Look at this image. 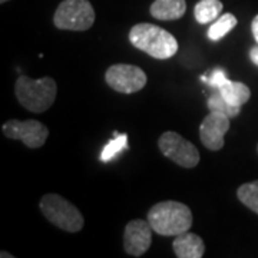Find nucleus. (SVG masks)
Returning a JSON list of instances; mask_svg holds the SVG:
<instances>
[{"label": "nucleus", "mask_w": 258, "mask_h": 258, "mask_svg": "<svg viewBox=\"0 0 258 258\" xmlns=\"http://www.w3.org/2000/svg\"><path fill=\"white\" fill-rule=\"evenodd\" d=\"M148 222L152 230L164 237H176L191 228L192 212L189 207L178 201H162L151 207Z\"/></svg>", "instance_id": "1"}, {"label": "nucleus", "mask_w": 258, "mask_h": 258, "mask_svg": "<svg viewBox=\"0 0 258 258\" xmlns=\"http://www.w3.org/2000/svg\"><path fill=\"white\" fill-rule=\"evenodd\" d=\"M132 46L155 59H169L178 52V42L168 30L152 23H138L129 32Z\"/></svg>", "instance_id": "2"}, {"label": "nucleus", "mask_w": 258, "mask_h": 258, "mask_svg": "<svg viewBox=\"0 0 258 258\" xmlns=\"http://www.w3.org/2000/svg\"><path fill=\"white\" fill-rule=\"evenodd\" d=\"M57 86L53 78L32 79L29 76H19L15 85V95L20 105L30 112L42 113L47 111L56 99Z\"/></svg>", "instance_id": "3"}, {"label": "nucleus", "mask_w": 258, "mask_h": 258, "mask_svg": "<svg viewBox=\"0 0 258 258\" xmlns=\"http://www.w3.org/2000/svg\"><path fill=\"white\" fill-rule=\"evenodd\" d=\"M39 208L47 221L68 232H79L83 228V215L74 204L57 194H46L39 203Z\"/></svg>", "instance_id": "4"}, {"label": "nucleus", "mask_w": 258, "mask_h": 258, "mask_svg": "<svg viewBox=\"0 0 258 258\" xmlns=\"http://www.w3.org/2000/svg\"><path fill=\"white\" fill-rule=\"evenodd\" d=\"M95 23V10L89 0H63L55 12L53 25L60 30L85 32Z\"/></svg>", "instance_id": "5"}, {"label": "nucleus", "mask_w": 258, "mask_h": 258, "mask_svg": "<svg viewBox=\"0 0 258 258\" xmlns=\"http://www.w3.org/2000/svg\"><path fill=\"white\" fill-rule=\"evenodd\" d=\"M158 147L164 157L174 161L179 166L194 168L200 162V152L197 147L172 131L164 132L159 137Z\"/></svg>", "instance_id": "6"}, {"label": "nucleus", "mask_w": 258, "mask_h": 258, "mask_svg": "<svg viewBox=\"0 0 258 258\" xmlns=\"http://www.w3.org/2000/svg\"><path fill=\"white\" fill-rule=\"evenodd\" d=\"M105 81L113 91L120 93H135L144 89L148 78L144 69L135 64L118 63L108 68Z\"/></svg>", "instance_id": "7"}, {"label": "nucleus", "mask_w": 258, "mask_h": 258, "mask_svg": "<svg viewBox=\"0 0 258 258\" xmlns=\"http://www.w3.org/2000/svg\"><path fill=\"white\" fill-rule=\"evenodd\" d=\"M2 131L6 138L19 139L32 149L43 147L49 137V129L42 122L35 119H10L6 123H3Z\"/></svg>", "instance_id": "8"}, {"label": "nucleus", "mask_w": 258, "mask_h": 258, "mask_svg": "<svg viewBox=\"0 0 258 258\" xmlns=\"http://www.w3.org/2000/svg\"><path fill=\"white\" fill-rule=\"evenodd\" d=\"M230 116L222 112H210L200 125V139L210 151H220L225 144V134L230 129Z\"/></svg>", "instance_id": "9"}, {"label": "nucleus", "mask_w": 258, "mask_h": 258, "mask_svg": "<svg viewBox=\"0 0 258 258\" xmlns=\"http://www.w3.org/2000/svg\"><path fill=\"white\" fill-rule=\"evenodd\" d=\"M152 227L148 220H132L126 224L123 232V248L128 255L141 257L152 244Z\"/></svg>", "instance_id": "10"}, {"label": "nucleus", "mask_w": 258, "mask_h": 258, "mask_svg": "<svg viewBox=\"0 0 258 258\" xmlns=\"http://www.w3.org/2000/svg\"><path fill=\"white\" fill-rule=\"evenodd\" d=\"M172 248L178 258H203L205 252L203 238L189 231L176 235Z\"/></svg>", "instance_id": "11"}, {"label": "nucleus", "mask_w": 258, "mask_h": 258, "mask_svg": "<svg viewBox=\"0 0 258 258\" xmlns=\"http://www.w3.org/2000/svg\"><path fill=\"white\" fill-rule=\"evenodd\" d=\"M149 12L158 20H176L185 15L186 3L185 0H155Z\"/></svg>", "instance_id": "12"}, {"label": "nucleus", "mask_w": 258, "mask_h": 258, "mask_svg": "<svg viewBox=\"0 0 258 258\" xmlns=\"http://www.w3.org/2000/svg\"><path fill=\"white\" fill-rule=\"evenodd\" d=\"M218 91L221 92L224 99L230 105L238 106V108H241L244 103H247L251 98V91L245 83L235 82V81H230V79L224 83L221 88H218Z\"/></svg>", "instance_id": "13"}, {"label": "nucleus", "mask_w": 258, "mask_h": 258, "mask_svg": "<svg viewBox=\"0 0 258 258\" xmlns=\"http://www.w3.org/2000/svg\"><path fill=\"white\" fill-rule=\"evenodd\" d=\"M222 9L221 0H200L194 8V16L198 23L207 25L220 18Z\"/></svg>", "instance_id": "14"}, {"label": "nucleus", "mask_w": 258, "mask_h": 258, "mask_svg": "<svg viewBox=\"0 0 258 258\" xmlns=\"http://www.w3.org/2000/svg\"><path fill=\"white\" fill-rule=\"evenodd\" d=\"M238 20L232 15V13H225L222 15L217 20H214L210 29H208V39L212 42H218L227 33H230L232 29L237 26Z\"/></svg>", "instance_id": "15"}, {"label": "nucleus", "mask_w": 258, "mask_h": 258, "mask_svg": "<svg viewBox=\"0 0 258 258\" xmlns=\"http://www.w3.org/2000/svg\"><path fill=\"white\" fill-rule=\"evenodd\" d=\"M207 106H208L210 112H222L230 118H237L241 112V108L230 105L228 102L224 99L221 92L218 89H214V88H212V92L210 95V98H208Z\"/></svg>", "instance_id": "16"}, {"label": "nucleus", "mask_w": 258, "mask_h": 258, "mask_svg": "<svg viewBox=\"0 0 258 258\" xmlns=\"http://www.w3.org/2000/svg\"><path fill=\"white\" fill-rule=\"evenodd\" d=\"M237 197L247 208L258 214V181L241 185L237 191Z\"/></svg>", "instance_id": "17"}, {"label": "nucleus", "mask_w": 258, "mask_h": 258, "mask_svg": "<svg viewBox=\"0 0 258 258\" xmlns=\"http://www.w3.org/2000/svg\"><path fill=\"white\" fill-rule=\"evenodd\" d=\"M126 148H128V135L126 134L115 137V139L109 141L105 145V148L102 149L101 161L102 162H109L111 159H113L119 152L125 151Z\"/></svg>", "instance_id": "18"}, {"label": "nucleus", "mask_w": 258, "mask_h": 258, "mask_svg": "<svg viewBox=\"0 0 258 258\" xmlns=\"http://www.w3.org/2000/svg\"><path fill=\"white\" fill-rule=\"evenodd\" d=\"M228 81V78H227V72L221 69V68H218V69H215L214 72L210 74V78H208V81L207 83L214 88V89H218V88H221L224 83Z\"/></svg>", "instance_id": "19"}, {"label": "nucleus", "mask_w": 258, "mask_h": 258, "mask_svg": "<svg viewBox=\"0 0 258 258\" xmlns=\"http://www.w3.org/2000/svg\"><path fill=\"white\" fill-rule=\"evenodd\" d=\"M251 32H252V36L255 39V42L258 43V15L251 22Z\"/></svg>", "instance_id": "20"}, {"label": "nucleus", "mask_w": 258, "mask_h": 258, "mask_svg": "<svg viewBox=\"0 0 258 258\" xmlns=\"http://www.w3.org/2000/svg\"><path fill=\"white\" fill-rule=\"evenodd\" d=\"M249 59L252 60V63L258 66V43L257 46H252L249 49Z\"/></svg>", "instance_id": "21"}, {"label": "nucleus", "mask_w": 258, "mask_h": 258, "mask_svg": "<svg viewBox=\"0 0 258 258\" xmlns=\"http://www.w3.org/2000/svg\"><path fill=\"white\" fill-rule=\"evenodd\" d=\"M0 257H2V258H13L15 255H12V254H9V252H6V251H2Z\"/></svg>", "instance_id": "22"}, {"label": "nucleus", "mask_w": 258, "mask_h": 258, "mask_svg": "<svg viewBox=\"0 0 258 258\" xmlns=\"http://www.w3.org/2000/svg\"><path fill=\"white\" fill-rule=\"evenodd\" d=\"M6 2H9V0H0V3H6Z\"/></svg>", "instance_id": "23"}, {"label": "nucleus", "mask_w": 258, "mask_h": 258, "mask_svg": "<svg viewBox=\"0 0 258 258\" xmlns=\"http://www.w3.org/2000/svg\"><path fill=\"white\" fill-rule=\"evenodd\" d=\"M257 151H258V147H257Z\"/></svg>", "instance_id": "24"}]
</instances>
